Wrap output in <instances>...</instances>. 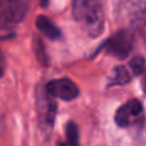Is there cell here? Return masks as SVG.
I'll return each mask as SVG.
<instances>
[{"mask_svg":"<svg viewBox=\"0 0 146 146\" xmlns=\"http://www.w3.org/2000/svg\"><path fill=\"white\" fill-rule=\"evenodd\" d=\"M73 17L90 37H98L104 30V8L98 0H74L72 4Z\"/></svg>","mask_w":146,"mask_h":146,"instance_id":"cell-1","label":"cell"},{"mask_svg":"<svg viewBox=\"0 0 146 146\" xmlns=\"http://www.w3.org/2000/svg\"><path fill=\"white\" fill-rule=\"evenodd\" d=\"M36 109H37L38 127L45 136H50L56 115V103L53 96L48 94L45 87H38L36 92Z\"/></svg>","mask_w":146,"mask_h":146,"instance_id":"cell-2","label":"cell"},{"mask_svg":"<svg viewBox=\"0 0 146 146\" xmlns=\"http://www.w3.org/2000/svg\"><path fill=\"white\" fill-rule=\"evenodd\" d=\"M28 7L25 0H0V30H10L22 22Z\"/></svg>","mask_w":146,"mask_h":146,"instance_id":"cell-3","label":"cell"},{"mask_svg":"<svg viewBox=\"0 0 146 146\" xmlns=\"http://www.w3.org/2000/svg\"><path fill=\"white\" fill-rule=\"evenodd\" d=\"M133 46V33L129 30H122L109 37L103 45L106 53L118 59H124L129 55Z\"/></svg>","mask_w":146,"mask_h":146,"instance_id":"cell-4","label":"cell"},{"mask_svg":"<svg viewBox=\"0 0 146 146\" xmlns=\"http://www.w3.org/2000/svg\"><path fill=\"white\" fill-rule=\"evenodd\" d=\"M48 94L53 98H58L64 101H72L78 98L80 90L77 85L69 78H58L51 80L45 85Z\"/></svg>","mask_w":146,"mask_h":146,"instance_id":"cell-5","label":"cell"},{"mask_svg":"<svg viewBox=\"0 0 146 146\" xmlns=\"http://www.w3.org/2000/svg\"><path fill=\"white\" fill-rule=\"evenodd\" d=\"M142 110H144V108H142L141 101L137 99H132L117 110L115 115H114V121L118 127L126 128V127L132 126L142 115Z\"/></svg>","mask_w":146,"mask_h":146,"instance_id":"cell-6","label":"cell"},{"mask_svg":"<svg viewBox=\"0 0 146 146\" xmlns=\"http://www.w3.org/2000/svg\"><path fill=\"white\" fill-rule=\"evenodd\" d=\"M36 27L50 40H58L62 36L60 28L46 15H38L36 18Z\"/></svg>","mask_w":146,"mask_h":146,"instance_id":"cell-7","label":"cell"},{"mask_svg":"<svg viewBox=\"0 0 146 146\" xmlns=\"http://www.w3.org/2000/svg\"><path fill=\"white\" fill-rule=\"evenodd\" d=\"M133 73L131 72V69L126 68L124 66H118L114 68L113 78L110 80V85H126L131 81Z\"/></svg>","mask_w":146,"mask_h":146,"instance_id":"cell-8","label":"cell"},{"mask_svg":"<svg viewBox=\"0 0 146 146\" xmlns=\"http://www.w3.org/2000/svg\"><path fill=\"white\" fill-rule=\"evenodd\" d=\"M66 135L68 140V146H80V140H78V128L73 122H68L66 126Z\"/></svg>","mask_w":146,"mask_h":146,"instance_id":"cell-9","label":"cell"},{"mask_svg":"<svg viewBox=\"0 0 146 146\" xmlns=\"http://www.w3.org/2000/svg\"><path fill=\"white\" fill-rule=\"evenodd\" d=\"M33 49H35V54H36L37 60L40 62L41 64H44V66H48L49 64V58H48V55H46L44 44L41 42L40 38L35 37V41H33Z\"/></svg>","mask_w":146,"mask_h":146,"instance_id":"cell-10","label":"cell"},{"mask_svg":"<svg viewBox=\"0 0 146 146\" xmlns=\"http://www.w3.org/2000/svg\"><path fill=\"white\" fill-rule=\"evenodd\" d=\"M129 69H131V72L133 73V76L141 74V73L145 71L144 58H141V56H136V58H133L131 60V63H129Z\"/></svg>","mask_w":146,"mask_h":146,"instance_id":"cell-11","label":"cell"},{"mask_svg":"<svg viewBox=\"0 0 146 146\" xmlns=\"http://www.w3.org/2000/svg\"><path fill=\"white\" fill-rule=\"evenodd\" d=\"M4 71H5V59L4 55L1 54V51H0V77L4 74Z\"/></svg>","mask_w":146,"mask_h":146,"instance_id":"cell-12","label":"cell"},{"mask_svg":"<svg viewBox=\"0 0 146 146\" xmlns=\"http://www.w3.org/2000/svg\"><path fill=\"white\" fill-rule=\"evenodd\" d=\"M142 37H144V40H145V45H146V21L144 22V25H142Z\"/></svg>","mask_w":146,"mask_h":146,"instance_id":"cell-13","label":"cell"},{"mask_svg":"<svg viewBox=\"0 0 146 146\" xmlns=\"http://www.w3.org/2000/svg\"><path fill=\"white\" fill-rule=\"evenodd\" d=\"M58 146H68V144H67V142H60Z\"/></svg>","mask_w":146,"mask_h":146,"instance_id":"cell-14","label":"cell"},{"mask_svg":"<svg viewBox=\"0 0 146 146\" xmlns=\"http://www.w3.org/2000/svg\"><path fill=\"white\" fill-rule=\"evenodd\" d=\"M144 87H145V91H146V78H145V83H144Z\"/></svg>","mask_w":146,"mask_h":146,"instance_id":"cell-15","label":"cell"}]
</instances>
